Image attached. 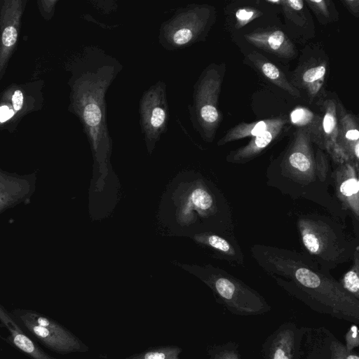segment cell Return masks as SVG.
Here are the masks:
<instances>
[{
    "instance_id": "cell-28",
    "label": "cell",
    "mask_w": 359,
    "mask_h": 359,
    "mask_svg": "<svg viewBox=\"0 0 359 359\" xmlns=\"http://www.w3.org/2000/svg\"><path fill=\"white\" fill-rule=\"evenodd\" d=\"M332 359H347V351L345 346L339 341H332L331 347Z\"/></svg>"
},
{
    "instance_id": "cell-26",
    "label": "cell",
    "mask_w": 359,
    "mask_h": 359,
    "mask_svg": "<svg viewBox=\"0 0 359 359\" xmlns=\"http://www.w3.org/2000/svg\"><path fill=\"white\" fill-rule=\"evenodd\" d=\"M13 341L15 344L25 352L33 353L35 351L34 344L28 337L22 334H15Z\"/></svg>"
},
{
    "instance_id": "cell-29",
    "label": "cell",
    "mask_w": 359,
    "mask_h": 359,
    "mask_svg": "<svg viewBox=\"0 0 359 359\" xmlns=\"http://www.w3.org/2000/svg\"><path fill=\"white\" fill-rule=\"evenodd\" d=\"M193 36L192 32L187 28L180 29L173 36V41L178 45H183L189 42Z\"/></svg>"
},
{
    "instance_id": "cell-33",
    "label": "cell",
    "mask_w": 359,
    "mask_h": 359,
    "mask_svg": "<svg viewBox=\"0 0 359 359\" xmlns=\"http://www.w3.org/2000/svg\"><path fill=\"white\" fill-rule=\"evenodd\" d=\"M347 359H359V358L355 354H352L351 353H348V354L347 355Z\"/></svg>"
},
{
    "instance_id": "cell-27",
    "label": "cell",
    "mask_w": 359,
    "mask_h": 359,
    "mask_svg": "<svg viewBox=\"0 0 359 359\" xmlns=\"http://www.w3.org/2000/svg\"><path fill=\"white\" fill-rule=\"evenodd\" d=\"M346 346H345L347 351L351 353L353 348L358 347L359 345L358 330L356 325H352L346 334Z\"/></svg>"
},
{
    "instance_id": "cell-31",
    "label": "cell",
    "mask_w": 359,
    "mask_h": 359,
    "mask_svg": "<svg viewBox=\"0 0 359 359\" xmlns=\"http://www.w3.org/2000/svg\"><path fill=\"white\" fill-rule=\"evenodd\" d=\"M54 1H38L40 6V10L42 13L43 16L44 18L48 19V15L49 13L51 11V8L53 5H51V4L53 3Z\"/></svg>"
},
{
    "instance_id": "cell-20",
    "label": "cell",
    "mask_w": 359,
    "mask_h": 359,
    "mask_svg": "<svg viewBox=\"0 0 359 359\" xmlns=\"http://www.w3.org/2000/svg\"><path fill=\"white\" fill-rule=\"evenodd\" d=\"M182 349L175 345L151 347L123 359H181Z\"/></svg>"
},
{
    "instance_id": "cell-3",
    "label": "cell",
    "mask_w": 359,
    "mask_h": 359,
    "mask_svg": "<svg viewBox=\"0 0 359 359\" xmlns=\"http://www.w3.org/2000/svg\"><path fill=\"white\" fill-rule=\"evenodd\" d=\"M218 213L215 194L207 182L195 174H181L176 177L161 205V220L171 232L189 237L201 233V229L206 232V223L208 226Z\"/></svg>"
},
{
    "instance_id": "cell-24",
    "label": "cell",
    "mask_w": 359,
    "mask_h": 359,
    "mask_svg": "<svg viewBox=\"0 0 359 359\" xmlns=\"http://www.w3.org/2000/svg\"><path fill=\"white\" fill-rule=\"evenodd\" d=\"M83 116L88 126H95L99 124L101 119L100 109L94 104H88L84 109Z\"/></svg>"
},
{
    "instance_id": "cell-14",
    "label": "cell",
    "mask_w": 359,
    "mask_h": 359,
    "mask_svg": "<svg viewBox=\"0 0 359 359\" xmlns=\"http://www.w3.org/2000/svg\"><path fill=\"white\" fill-rule=\"evenodd\" d=\"M290 120L297 128L307 130L313 144L325 150L320 116L306 107L298 106L290 112Z\"/></svg>"
},
{
    "instance_id": "cell-10",
    "label": "cell",
    "mask_w": 359,
    "mask_h": 359,
    "mask_svg": "<svg viewBox=\"0 0 359 359\" xmlns=\"http://www.w3.org/2000/svg\"><path fill=\"white\" fill-rule=\"evenodd\" d=\"M245 39L259 49L282 57H292L295 53L292 42L280 30L256 31L245 35Z\"/></svg>"
},
{
    "instance_id": "cell-6",
    "label": "cell",
    "mask_w": 359,
    "mask_h": 359,
    "mask_svg": "<svg viewBox=\"0 0 359 359\" xmlns=\"http://www.w3.org/2000/svg\"><path fill=\"white\" fill-rule=\"evenodd\" d=\"M27 1H0V80L16 46Z\"/></svg>"
},
{
    "instance_id": "cell-21",
    "label": "cell",
    "mask_w": 359,
    "mask_h": 359,
    "mask_svg": "<svg viewBox=\"0 0 359 359\" xmlns=\"http://www.w3.org/2000/svg\"><path fill=\"white\" fill-rule=\"evenodd\" d=\"M340 284L347 292L359 299V246L354 252L352 265L344 275Z\"/></svg>"
},
{
    "instance_id": "cell-1",
    "label": "cell",
    "mask_w": 359,
    "mask_h": 359,
    "mask_svg": "<svg viewBox=\"0 0 359 359\" xmlns=\"http://www.w3.org/2000/svg\"><path fill=\"white\" fill-rule=\"evenodd\" d=\"M250 252L264 272L288 292L320 311L358 323L359 300L305 252L255 244Z\"/></svg>"
},
{
    "instance_id": "cell-7",
    "label": "cell",
    "mask_w": 359,
    "mask_h": 359,
    "mask_svg": "<svg viewBox=\"0 0 359 359\" xmlns=\"http://www.w3.org/2000/svg\"><path fill=\"white\" fill-rule=\"evenodd\" d=\"M330 173L335 194L343 210L350 211L359 219V165L351 161L337 164Z\"/></svg>"
},
{
    "instance_id": "cell-8",
    "label": "cell",
    "mask_w": 359,
    "mask_h": 359,
    "mask_svg": "<svg viewBox=\"0 0 359 359\" xmlns=\"http://www.w3.org/2000/svg\"><path fill=\"white\" fill-rule=\"evenodd\" d=\"M287 122V118L281 116L271 127L252 137L246 145L230 151L226 156V161L243 164L255 158L280 135Z\"/></svg>"
},
{
    "instance_id": "cell-18",
    "label": "cell",
    "mask_w": 359,
    "mask_h": 359,
    "mask_svg": "<svg viewBox=\"0 0 359 359\" xmlns=\"http://www.w3.org/2000/svg\"><path fill=\"white\" fill-rule=\"evenodd\" d=\"M294 350V330L290 327H281L271 340L269 359H293Z\"/></svg>"
},
{
    "instance_id": "cell-30",
    "label": "cell",
    "mask_w": 359,
    "mask_h": 359,
    "mask_svg": "<svg viewBox=\"0 0 359 359\" xmlns=\"http://www.w3.org/2000/svg\"><path fill=\"white\" fill-rule=\"evenodd\" d=\"M165 111L161 107H156L153 109L150 122L152 126L155 128L160 127L165 121Z\"/></svg>"
},
{
    "instance_id": "cell-17",
    "label": "cell",
    "mask_w": 359,
    "mask_h": 359,
    "mask_svg": "<svg viewBox=\"0 0 359 359\" xmlns=\"http://www.w3.org/2000/svg\"><path fill=\"white\" fill-rule=\"evenodd\" d=\"M221 82V76L215 74L206 83L208 98L205 100L207 102L200 109V116L205 124L210 127H216L219 122L220 116L216 102Z\"/></svg>"
},
{
    "instance_id": "cell-32",
    "label": "cell",
    "mask_w": 359,
    "mask_h": 359,
    "mask_svg": "<svg viewBox=\"0 0 359 359\" xmlns=\"http://www.w3.org/2000/svg\"><path fill=\"white\" fill-rule=\"evenodd\" d=\"M343 2L353 14L358 16L359 12V1L358 0H344Z\"/></svg>"
},
{
    "instance_id": "cell-23",
    "label": "cell",
    "mask_w": 359,
    "mask_h": 359,
    "mask_svg": "<svg viewBox=\"0 0 359 359\" xmlns=\"http://www.w3.org/2000/svg\"><path fill=\"white\" fill-rule=\"evenodd\" d=\"M259 11L251 8H240L236 12V27L241 28L257 18Z\"/></svg>"
},
{
    "instance_id": "cell-4",
    "label": "cell",
    "mask_w": 359,
    "mask_h": 359,
    "mask_svg": "<svg viewBox=\"0 0 359 359\" xmlns=\"http://www.w3.org/2000/svg\"><path fill=\"white\" fill-rule=\"evenodd\" d=\"M337 222L316 214L302 215L297 222L305 252L327 273L352 261L358 247Z\"/></svg>"
},
{
    "instance_id": "cell-19",
    "label": "cell",
    "mask_w": 359,
    "mask_h": 359,
    "mask_svg": "<svg viewBox=\"0 0 359 359\" xmlns=\"http://www.w3.org/2000/svg\"><path fill=\"white\" fill-rule=\"evenodd\" d=\"M326 65L315 63L307 67L300 74L302 86L306 90L311 99L320 91L326 75Z\"/></svg>"
},
{
    "instance_id": "cell-16",
    "label": "cell",
    "mask_w": 359,
    "mask_h": 359,
    "mask_svg": "<svg viewBox=\"0 0 359 359\" xmlns=\"http://www.w3.org/2000/svg\"><path fill=\"white\" fill-rule=\"evenodd\" d=\"M280 117L281 116L252 123H241L230 128L218 142V145H223L247 137H253L257 136L277 123Z\"/></svg>"
},
{
    "instance_id": "cell-11",
    "label": "cell",
    "mask_w": 359,
    "mask_h": 359,
    "mask_svg": "<svg viewBox=\"0 0 359 359\" xmlns=\"http://www.w3.org/2000/svg\"><path fill=\"white\" fill-rule=\"evenodd\" d=\"M322 132L325 150L332 161L337 163L344 162L337 147L338 117L337 104L334 100H327L323 104Z\"/></svg>"
},
{
    "instance_id": "cell-2",
    "label": "cell",
    "mask_w": 359,
    "mask_h": 359,
    "mask_svg": "<svg viewBox=\"0 0 359 359\" xmlns=\"http://www.w3.org/2000/svg\"><path fill=\"white\" fill-rule=\"evenodd\" d=\"M328 159L323 150L314 151L309 133L297 128L278 163L267 170L268 184L293 198H303L343 215L328 193L330 181Z\"/></svg>"
},
{
    "instance_id": "cell-15",
    "label": "cell",
    "mask_w": 359,
    "mask_h": 359,
    "mask_svg": "<svg viewBox=\"0 0 359 359\" xmlns=\"http://www.w3.org/2000/svg\"><path fill=\"white\" fill-rule=\"evenodd\" d=\"M246 58L249 62L252 63L271 83L292 96L300 97L299 90L287 81L280 69L261 54L256 52L251 53L247 55Z\"/></svg>"
},
{
    "instance_id": "cell-9",
    "label": "cell",
    "mask_w": 359,
    "mask_h": 359,
    "mask_svg": "<svg viewBox=\"0 0 359 359\" xmlns=\"http://www.w3.org/2000/svg\"><path fill=\"white\" fill-rule=\"evenodd\" d=\"M337 147L344 161L359 165V130L355 116L340 107L338 118Z\"/></svg>"
},
{
    "instance_id": "cell-13",
    "label": "cell",
    "mask_w": 359,
    "mask_h": 359,
    "mask_svg": "<svg viewBox=\"0 0 359 359\" xmlns=\"http://www.w3.org/2000/svg\"><path fill=\"white\" fill-rule=\"evenodd\" d=\"M190 238L197 243L210 248L222 259L238 264L243 262V256L241 250H237L228 239L220 235L207 231L194 234Z\"/></svg>"
},
{
    "instance_id": "cell-25",
    "label": "cell",
    "mask_w": 359,
    "mask_h": 359,
    "mask_svg": "<svg viewBox=\"0 0 359 359\" xmlns=\"http://www.w3.org/2000/svg\"><path fill=\"white\" fill-rule=\"evenodd\" d=\"M306 2L317 15L321 16L323 18H330L328 1L306 0Z\"/></svg>"
},
{
    "instance_id": "cell-22",
    "label": "cell",
    "mask_w": 359,
    "mask_h": 359,
    "mask_svg": "<svg viewBox=\"0 0 359 359\" xmlns=\"http://www.w3.org/2000/svg\"><path fill=\"white\" fill-rule=\"evenodd\" d=\"M208 353L209 359H241L237 348L231 344L211 347Z\"/></svg>"
},
{
    "instance_id": "cell-12",
    "label": "cell",
    "mask_w": 359,
    "mask_h": 359,
    "mask_svg": "<svg viewBox=\"0 0 359 359\" xmlns=\"http://www.w3.org/2000/svg\"><path fill=\"white\" fill-rule=\"evenodd\" d=\"M28 104L27 90L21 87H12L6 91L0 101V125L11 123L34 108Z\"/></svg>"
},
{
    "instance_id": "cell-5",
    "label": "cell",
    "mask_w": 359,
    "mask_h": 359,
    "mask_svg": "<svg viewBox=\"0 0 359 359\" xmlns=\"http://www.w3.org/2000/svg\"><path fill=\"white\" fill-rule=\"evenodd\" d=\"M208 285L217 300L238 315H259L271 308L257 291L226 271L211 264H180Z\"/></svg>"
}]
</instances>
